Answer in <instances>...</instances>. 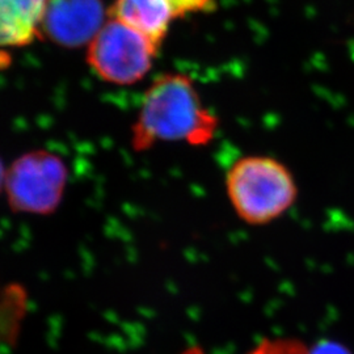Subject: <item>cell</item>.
<instances>
[{"label":"cell","mask_w":354,"mask_h":354,"mask_svg":"<svg viewBox=\"0 0 354 354\" xmlns=\"http://www.w3.org/2000/svg\"><path fill=\"white\" fill-rule=\"evenodd\" d=\"M216 127V117L203 106L189 76L165 74L145 93L131 127V146L136 151H145L158 142L206 145Z\"/></svg>","instance_id":"cell-1"},{"label":"cell","mask_w":354,"mask_h":354,"mask_svg":"<svg viewBox=\"0 0 354 354\" xmlns=\"http://www.w3.org/2000/svg\"><path fill=\"white\" fill-rule=\"evenodd\" d=\"M226 189L235 213L250 225L277 219L298 194L290 171L269 156L241 158L227 172Z\"/></svg>","instance_id":"cell-2"},{"label":"cell","mask_w":354,"mask_h":354,"mask_svg":"<svg viewBox=\"0 0 354 354\" xmlns=\"http://www.w3.org/2000/svg\"><path fill=\"white\" fill-rule=\"evenodd\" d=\"M158 51L159 48L138 30L108 17L89 42L87 62L104 82L131 86L149 74Z\"/></svg>","instance_id":"cell-3"},{"label":"cell","mask_w":354,"mask_h":354,"mask_svg":"<svg viewBox=\"0 0 354 354\" xmlns=\"http://www.w3.org/2000/svg\"><path fill=\"white\" fill-rule=\"evenodd\" d=\"M67 178L59 156L37 150L20 156L7 169L4 192L13 212L51 214L64 198Z\"/></svg>","instance_id":"cell-4"},{"label":"cell","mask_w":354,"mask_h":354,"mask_svg":"<svg viewBox=\"0 0 354 354\" xmlns=\"http://www.w3.org/2000/svg\"><path fill=\"white\" fill-rule=\"evenodd\" d=\"M105 15L102 0H48L39 38L66 49L82 48L99 33Z\"/></svg>","instance_id":"cell-5"},{"label":"cell","mask_w":354,"mask_h":354,"mask_svg":"<svg viewBox=\"0 0 354 354\" xmlns=\"http://www.w3.org/2000/svg\"><path fill=\"white\" fill-rule=\"evenodd\" d=\"M214 0H115L108 17L138 30L160 49L171 24L192 13L212 10Z\"/></svg>","instance_id":"cell-6"},{"label":"cell","mask_w":354,"mask_h":354,"mask_svg":"<svg viewBox=\"0 0 354 354\" xmlns=\"http://www.w3.org/2000/svg\"><path fill=\"white\" fill-rule=\"evenodd\" d=\"M48 0H0V48H20L39 38Z\"/></svg>","instance_id":"cell-7"},{"label":"cell","mask_w":354,"mask_h":354,"mask_svg":"<svg viewBox=\"0 0 354 354\" xmlns=\"http://www.w3.org/2000/svg\"><path fill=\"white\" fill-rule=\"evenodd\" d=\"M26 307V294L19 285L0 288V349L12 345L19 335Z\"/></svg>","instance_id":"cell-8"},{"label":"cell","mask_w":354,"mask_h":354,"mask_svg":"<svg viewBox=\"0 0 354 354\" xmlns=\"http://www.w3.org/2000/svg\"><path fill=\"white\" fill-rule=\"evenodd\" d=\"M184 354L203 353L198 349H190ZM248 354H308V349L295 340H266Z\"/></svg>","instance_id":"cell-9"},{"label":"cell","mask_w":354,"mask_h":354,"mask_svg":"<svg viewBox=\"0 0 354 354\" xmlns=\"http://www.w3.org/2000/svg\"><path fill=\"white\" fill-rule=\"evenodd\" d=\"M308 354H352L342 344L335 342H322L308 349Z\"/></svg>","instance_id":"cell-10"},{"label":"cell","mask_w":354,"mask_h":354,"mask_svg":"<svg viewBox=\"0 0 354 354\" xmlns=\"http://www.w3.org/2000/svg\"><path fill=\"white\" fill-rule=\"evenodd\" d=\"M6 175H7V169L4 168V165L0 159V192L4 189V184H6Z\"/></svg>","instance_id":"cell-11"}]
</instances>
